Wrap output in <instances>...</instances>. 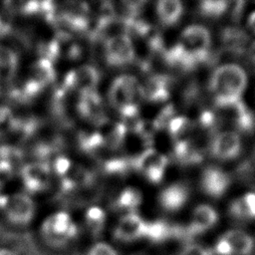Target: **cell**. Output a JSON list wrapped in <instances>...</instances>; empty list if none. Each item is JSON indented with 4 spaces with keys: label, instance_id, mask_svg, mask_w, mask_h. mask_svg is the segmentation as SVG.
<instances>
[{
    "label": "cell",
    "instance_id": "4dcf8cb0",
    "mask_svg": "<svg viewBox=\"0 0 255 255\" xmlns=\"http://www.w3.org/2000/svg\"><path fill=\"white\" fill-rule=\"evenodd\" d=\"M128 127L124 123H119L115 125L112 129L109 131L108 135L104 137L105 144L108 145L110 148H117L123 142Z\"/></svg>",
    "mask_w": 255,
    "mask_h": 255
},
{
    "label": "cell",
    "instance_id": "60d3db41",
    "mask_svg": "<svg viewBox=\"0 0 255 255\" xmlns=\"http://www.w3.org/2000/svg\"><path fill=\"white\" fill-rule=\"evenodd\" d=\"M248 58L250 59V61L255 64V42H253L248 49Z\"/></svg>",
    "mask_w": 255,
    "mask_h": 255
},
{
    "label": "cell",
    "instance_id": "f1b7e54d",
    "mask_svg": "<svg viewBox=\"0 0 255 255\" xmlns=\"http://www.w3.org/2000/svg\"><path fill=\"white\" fill-rule=\"evenodd\" d=\"M0 161L8 163L13 170H18L23 162L22 151L14 146L1 145L0 146Z\"/></svg>",
    "mask_w": 255,
    "mask_h": 255
},
{
    "label": "cell",
    "instance_id": "277c9868",
    "mask_svg": "<svg viewBox=\"0 0 255 255\" xmlns=\"http://www.w3.org/2000/svg\"><path fill=\"white\" fill-rule=\"evenodd\" d=\"M179 43L195 59L197 64L210 59V34L202 26H189L183 30Z\"/></svg>",
    "mask_w": 255,
    "mask_h": 255
},
{
    "label": "cell",
    "instance_id": "7a4b0ae2",
    "mask_svg": "<svg viewBox=\"0 0 255 255\" xmlns=\"http://www.w3.org/2000/svg\"><path fill=\"white\" fill-rule=\"evenodd\" d=\"M79 228L71 215L58 211L48 216L41 225V235L45 242L53 247H63L75 240Z\"/></svg>",
    "mask_w": 255,
    "mask_h": 255
},
{
    "label": "cell",
    "instance_id": "ac0fdd59",
    "mask_svg": "<svg viewBox=\"0 0 255 255\" xmlns=\"http://www.w3.org/2000/svg\"><path fill=\"white\" fill-rule=\"evenodd\" d=\"M188 195V188L184 184H171L160 192L159 204L166 211H177L186 203Z\"/></svg>",
    "mask_w": 255,
    "mask_h": 255
},
{
    "label": "cell",
    "instance_id": "ba28073f",
    "mask_svg": "<svg viewBox=\"0 0 255 255\" xmlns=\"http://www.w3.org/2000/svg\"><path fill=\"white\" fill-rule=\"evenodd\" d=\"M226 120L241 131H251L255 127V118L241 98L224 102L215 106Z\"/></svg>",
    "mask_w": 255,
    "mask_h": 255
},
{
    "label": "cell",
    "instance_id": "9c48e42d",
    "mask_svg": "<svg viewBox=\"0 0 255 255\" xmlns=\"http://www.w3.org/2000/svg\"><path fill=\"white\" fill-rule=\"evenodd\" d=\"M105 52L108 63L113 66L129 64L135 56L133 44L127 34L110 37L106 42Z\"/></svg>",
    "mask_w": 255,
    "mask_h": 255
},
{
    "label": "cell",
    "instance_id": "83f0119b",
    "mask_svg": "<svg viewBox=\"0 0 255 255\" xmlns=\"http://www.w3.org/2000/svg\"><path fill=\"white\" fill-rule=\"evenodd\" d=\"M170 135L176 140L189 139L186 137L187 133L191 129V124L188 119L184 117H174L167 125Z\"/></svg>",
    "mask_w": 255,
    "mask_h": 255
},
{
    "label": "cell",
    "instance_id": "4fadbf2b",
    "mask_svg": "<svg viewBox=\"0 0 255 255\" xmlns=\"http://www.w3.org/2000/svg\"><path fill=\"white\" fill-rule=\"evenodd\" d=\"M240 148L241 141L239 135L234 131H223L214 136L210 151L214 157L226 160L236 157Z\"/></svg>",
    "mask_w": 255,
    "mask_h": 255
},
{
    "label": "cell",
    "instance_id": "1f68e13d",
    "mask_svg": "<svg viewBox=\"0 0 255 255\" xmlns=\"http://www.w3.org/2000/svg\"><path fill=\"white\" fill-rule=\"evenodd\" d=\"M16 128V119L7 107H0V136L6 135Z\"/></svg>",
    "mask_w": 255,
    "mask_h": 255
},
{
    "label": "cell",
    "instance_id": "d6a6232c",
    "mask_svg": "<svg viewBox=\"0 0 255 255\" xmlns=\"http://www.w3.org/2000/svg\"><path fill=\"white\" fill-rule=\"evenodd\" d=\"M80 144L83 150L87 152H92L105 144L104 136L98 132L90 133V134H82L80 136Z\"/></svg>",
    "mask_w": 255,
    "mask_h": 255
},
{
    "label": "cell",
    "instance_id": "484cf974",
    "mask_svg": "<svg viewBox=\"0 0 255 255\" xmlns=\"http://www.w3.org/2000/svg\"><path fill=\"white\" fill-rule=\"evenodd\" d=\"M141 203V193L132 187L125 188L118 196L116 206L119 209L126 210L128 213L134 212Z\"/></svg>",
    "mask_w": 255,
    "mask_h": 255
},
{
    "label": "cell",
    "instance_id": "603a6c76",
    "mask_svg": "<svg viewBox=\"0 0 255 255\" xmlns=\"http://www.w3.org/2000/svg\"><path fill=\"white\" fill-rule=\"evenodd\" d=\"M173 233H176V229L170 224L163 220H155L146 223L144 238H147L151 242L159 243L170 238Z\"/></svg>",
    "mask_w": 255,
    "mask_h": 255
},
{
    "label": "cell",
    "instance_id": "8992f818",
    "mask_svg": "<svg viewBox=\"0 0 255 255\" xmlns=\"http://www.w3.org/2000/svg\"><path fill=\"white\" fill-rule=\"evenodd\" d=\"M3 210L10 223L17 226H26L33 220L36 206L28 195L17 193L7 197Z\"/></svg>",
    "mask_w": 255,
    "mask_h": 255
},
{
    "label": "cell",
    "instance_id": "f546056e",
    "mask_svg": "<svg viewBox=\"0 0 255 255\" xmlns=\"http://www.w3.org/2000/svg\"><path fill=\"white\" fill-rule=\"evenodd\" d=\"M229 6L227 1H202L200 2V12L203 16L217 18L221 16Z\"/></svg>",
    "mask_w": 255,
    "mask_h": 255
},
{
    "label": "cell",
    "instance_id": "836d02e7",
    "mask_svg": "<svg viewBox=\"0 0 255 255\" xmlns=\"http://www.w3.org/2000/svg\"><path fill=\"white\" fill-rule=\"evenodd\" d=\"M86 255H120L114 245L107 241H96L91 244L86 252Z\"/></svg>",
    "mask_w": 255,
    "mask_h": 255
},
{
    "label": "cell",
    "instance_id": "7402d4cb",
    "mask_svg": "<svg viewBox=\"0 0 255 255\" xmlns=\"http://www.w3.org/2000/svg\"><path fill=\"white\" fill-rule=\"evenodd\" d=\"M229 211L230 214L236 218H255V193L249 192L246 195L232 201Z\"/></svg>",
    "mask_w": 255,
    "mask_h": 255
},
{
    "label": "cell",
    "instance_id": "9a60e30c",
    "mask_svg": "<svg viewBox=\"0 0 255 255\" xmlns=\"http://www.w3.org/2000/svg\"><path fill=\"white\" fill-rule=\"evenodd\" d=\"M218 220L217 212L209 205L200 204L193 210L190 224L183 230L185 234L196 235L212 228Z\"/></svg>",
    "mask_w": 255,
    "mask_h": 255
},
{
    "label": "cell",
    "instance_id": "e0dca14e",
    "mask_svg": "<svg viewBox=\"0 0 255 255\" xmlns=\"http://www.w3.org/2000/svg\"><path fill=\"white\" fill-rule=\"evenodd\" d=\"M170 78L165 75L149 77L141 86V96L152 103L164 102L169 98Z\"/></svg>",
    "mask_w": 255,
    "mask_h": 255
},
{
    "label": "cell",
    "instance_id": "ab89813d",
    "mask_svg": "<svg viewBox=\"0 0 255 255\" xmlns=\"http://www.w3.org/2000/svg\"><path fill=\"white\" fill-rule=\"evenodd\" d=\"M244 2L243 1H236V2H233L232 3V6H231V15L233 17L234 20H237L240 15H241V12L243 10V6H244Z\"/></svg>",
    "mask_w": 255,
    "mask_h": 255
},
{
    "label": "cell",
    "instance_id": "cb8c5ba5",
    "mask_svg": "<svg viewBox=\"0 0 255 255\" xmlns=\"http://www.w3.org/2000/svg\"><path fill=\"white\" fill-rule=\"evenodd\" d=\"M43 88L55 80V70L51 61L41 58L32 66V77Z\"/></svg>",
    "mask_w": 255,
    "mask_h": 255
},
{
    "label": "cell",
    "instance_id": "ee69618b",
    "mask_svg": "<svg viewBox=\"0 0 255 255\" xmlns=\"http://www.w3.org/2000/svg\"><path fill=\"white\" fill-rule=\"evenodd\" d=\"M2 25L3 24H2V21H1V18H0V32L2 31Z\"/></svg>",
    "mask_w": 255,
    "mask_h": 255
},
{
    "label": "cell",
    "instance_id": "5bb4252c",
    "mask_svg": "<svg viewBox=\"0 0 255 255\" xmlns=\"http://www.w3.org/2000/svg\"><path fill=\"white\" fill-rule=\"evenodd\" d=\"M230 183L229 175L218 167L209 166L204 169L200 178V185L202 190L212 196H221Z\"/></svg>",
    "mask_w": 255,
    "mask_h": 255
},
{
    "label": "cell",
    "instance_id": "8d00e7d4",
    "mask_svg": "<svg viewBox=\"0 0 255 255\" xmlns=\"http://www.w3.org/2000/svg\"><path fill=\"white\" fill-rule=\"evenodd\" d=\"M176 255H211V252L199 244H189Z\"/></svg>",
    "mask_w": 255,
    "mask_h": 255
},
{
    "label": "cell",
    "instance_id": "f35d334b",
    "mask_svg": "<svg viewBox=\"0 0 255 255\" xmlns=\"http://www.w3.org/2000/svg\"><path fill=\"white\" fill-rule=\"evenodd\" d=\"M14 174L13 168L6 162L0 161V186L12 178Z\"/></svg>",
    "mask_w": 255,
    "mask_h": 255
},
{
    "label": "cell",
    "instance_id": "4316f807",
    "mask_svg": "<svg viewBox=\"0 0 255 255\" xmlns=\"http://www.w3.org/2000/svg\"><path fill=\"white\" fill-rule=\"evenodd\" d=\"M106 218V213L102 208L97 206L90 207L85 215L86 226L93 235L98 236L105 228Z\"/></svg>",
    "mask_w": 255,
    "mask_h": 255
},
{
    "label": "cell",
    "instance_id": "7bdbcfd3",
    "mask_svg": "<svg viewBox=\"0 0 255 255\" xmlns=\"http://www.w3.org/2000/svg\"><path fill=\"white\" fill-rule=\"evenodd\" d=\"M248 23H249V26L255 31V12H253L250 17H249V20H248Z\"/></svg>",
    "mask_w": 255,
    "mask_h": 255
},
{
    "label": "cell",
    "instance_id": "d4e9b609",
    "mask_svg": "<svg viewBox=\"0 0 255 255\" xmlns=\"http://www.w3.org/2000/svg\"><path fill=\"white\" fill-rule=\"evenodd\" d=\"M18 59L16 54L3 46H0V82L12 79L17 68Z\"/></svg>",
    "mask_w": 255,
    "mask_h": 255
},
{
    "label": "cell",
    "instance_id": "f6af8a7d",
    "mask_svg": "<svg viewBox=\"0 0 255 255\" xmlns=\"http://www.w3.org/2000/svg\"><path fill=\"white\" fill-rule=\"evenodd\" d=\"M253 185H254V187H255V181H254V182H253Z\"/></svg>",
    "mask_w": 255,
    "mask_h": 255
},
{
    "label": "cell",
    "instance_id": "6da1fadb",
    "mask_svg": "<svg viewBox=\"0 0 255 255\" xmlns=\"http://www.w3.org/2000/svg\"><path fill=\"white\" fill-rule=\"evenodd\" d=\"M246 74L237 65H224L217 68L209 82L214 95V105L241 98L246 86Z\"/></svg>",
    "mask_w": 255,
    "mask_h": 255
},
{
    "label": "cell",
    "instance_id": "e575fe53",
    "mask_svg": "<svg viewBox=\"0 0 255 255\" xmlns=\"http://www.w3.org/2000/svg\"><path fill=\"white\" fill-rule=\"evenodd\" d=\"M129 167H132L131 160L127 159H112L105 165L106 170L112 174H124Z\"/></svg>",
    "mask_w": 255,
    "mask_h": 255
},
{
    "label": "cell",
    "instance_id": "d6986e66",
    "mask_svg": "<svg viewBox=\"0 0 255 255\" xmlns=\"http://www.w3.org/2000/svg\"><path fill=\"white\" fill-rule=\"evenodd\" d=\"M221 40L229 52L235 55H242L245 52L249 38L243 30L228 27L222 31Z\"/></svg>",
    "mask_w": 255,
    "mask_h": 255
},
{
    "label": "cell",
    "instance_id": "74e56055",
    "mask_svg": "<svg viewBox=\"0 0 255 255\" xmlns=\"http://www.w3.org/2000/svg\"><path fill=\"white\" fill-rule=\"evenodd\" d=\"M72 166L71 164V161L65 157V156H60L58 157L55 162H54V168H55V171L57 172V174H59L61 177H63L67 172L68 170L70 169V167Z\"/></svg>",
    "mask_w": 255,
    "mask_h": 255
},
{
    "label": "cell",
    "instance_id": "d590c367",
    "mask_svg": "<svg viewBox=\"0 0 255 255\" xmlns=\"http://www.w3.org/2000/svg\"><path fill=\"white\" fill-rule=\"evenodd\" d=\"M173 115H174V108H173V106L167 105L166 107H164L160 111L158 116L152 121L154 126H155V128H157V130L160 129V128H165L168 125V123L174 118Z\"/></svg>",
    "mask_w": 255,
    "mask_h": 255
},
{
    "label": "cell",
    "instance_id": "5b68a950",
    "mask_svg": "<svg viewBox=\"0 0 255 255\" xmlns=\"http://www.w3.org/2000/svg\"><path fill=\"white\" fill-rule=\"evenodd\" d=\"M254 248V241L245 231L232 229L220 236L214 245L216 255H250Z\"/></svg>",
    "mask_w": 255,
    "mask_h": 255
},
{
    "label": "cell",
    "instance_id": "2e32d148",
    "mask_svg": "<svg viewBox=\"0 0 255 255\" xmlns=\"http://www.w3.org/2000/svg\"><path fill=\"white\" fill-rule=\"evenodd\" d=\"M78 111L85 119L96 124H103L106 120L102 99L96 90L81 94Z\"/></svg>",
    "mask_w": 255,
    "mask_h": 255
},
{
    "label": "cell",
    "instance_id": "ffe728a7",
    "mask_svg": "<svg viewBox=\"0 0 255 255\" xmlns=\"http://www.w3.org/2000/svg\"><path fill=\"white\" fill-rule=\"evenodd\" d=\"M93 180V175L90 171L82 166H71L68 172L62 177V191H72L75 188L86 186Z\"/></svg>",
    "mask_w": 255,
    "mask_h": 255
},
{
    "label": "cell",
    "instance_id": "30bf717a",
    "mask_svg": "<svg viewBox=\"0 0 255 255\" xmlns=\"http://www.w3.org/2000/svg\"><path fill=\"white\" fill-rule=\"evenodd\" d=\"M146 221H144L135 212L127 213L120 218L114 228V238L121 242H133L144 238L146 230Z\"/></svg>",
    "mask_w": 255,
    "mask_h": 255
},
{
    "label": "cell",
    "instance_id": "b9f144b4",
    "mask_svg": "<svg viewBox=\"0 0 255 255\" xmlns=\"http://www.w3.org/2000/svg\"><path fill=\"white\" fill-rule=\"evenodd\" d=\"M0 255H17V253L8 247H1L0 248Z\"/></svg>",
    "mask_w": 255,
    "mask_h": 255
},
{
    "label": "cell",
    "instance_id": "8fae6325",
    "mask_svg": "<svg viewBox=\"0 0 255 255\" xmlns=\"http://www.w3.org/2000/svg\"><path fill=\"white\" fill-rule=\"evenodd\" d=\"M99 81L100 74L98 70L87 65L69 72L64 81V88L69 90H78L80 94H83L95 91Z\"/></svg>",
    "mask_w": 255,
    "mask_h": 255
},
{
    "label": "cell",
    "instance_id": "7c38bea8",
    "mask_svg": "<svg viewBox=\"0 0 255 255\" xmlns=\"http://www.w3.org/2000/svg\"><path fill=\"white\" fill-rule=\"evenodd\" d=\"M22 178L28 192L35 193L47 188L50 182V168L45 162H33L22 167Z\"/></svg>",
    "mask_w": 255,
    "mask_h": 255
},
{
    "label": "cell",
    "instance_id": "52a82bcc",
    "mask_svg": "<svg viewBox=\"0 0 255 255\" xmlns=\"http://www.w3.org/2000/svg\"><path fill=\"white\" fill-rule=\"evenodd\" d=\"M166 163L167 158L165 155L152 148L144 150L131 160V166L142 172L152 183H159L161 181Z\"/></svg>",
    "mask_w": 255,
    "mask_h": 255
},
{
    "label": "cell",
    "instance_id": "3957f363",
    "mask_svg": "<svg viewBox=\"0 0 255 255\" xmlns=\"http://www.w3.org/2000/svg\"><path fill=\"white\" fill-rule=\"evenodd\" d=\"M141 96V86L136 78L124 75L117 78L110 89V101L112 105L120 111L130 106H137L138 100Z\"/></svg>",
    "mask_w": 255,
    "mask_h": 255
},
{
    "label": "cell",
    "instance_id": "44dd1931",
    "mask_svg": "<svg viewBox=\"0 0 255 255\" xmlns=\"http://www.w3.org/2000/svg\"><path fill=\"white\" fill-rule=\"evenodd\" d=\"M182 4L176 0H161L156 5V11L163 25H174L182 14Z\"/></svg>",
    "mask_w": 255,
    "mask_h": 255
}]
</instances>
